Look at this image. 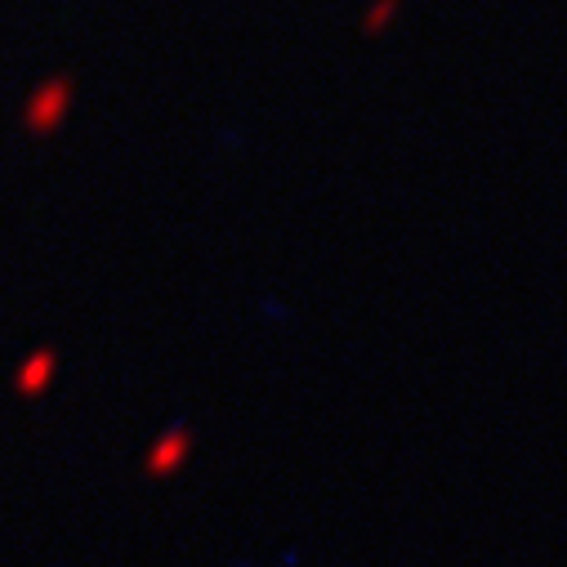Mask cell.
<instances>
[{
  "instance_id": "obj_4",
  "label": "cell",
  "mask_w": 567,
  "mask_h": 567,
  "mask_svg": "<svg viewBox=\"0 0 567 567\" xmlns=\"http://www.w3.org/2000/svg\"><path fill=\"white\" fill-rule=\"evenodd\" d=\"M402 14V0H367V9H362V36H384L393 23H398Z\"/></svg>"
},
{
  "instance_id": "obj_2",
  "label": "cell",
  "mask_w": 567,
  "mask_h": 567,
  "mask_svg": "<svg viewBox=\"0 0 567 567\" xmlns=\"http://www.w3.org/2000/svg\"><path fill=\"white\" fill-rule=\"evenodd\" d=\"M188 460H192V429L170 425L148 442V451H143V474L148 478H175Z\"/></svg>"
},
{
  "instance_id": "obj_1",
  "label": "cell",
  "mask_w": 567,
  "mask_h": 567,
  "mask_svg": "<svg viewBox=\"0 0 567 567\" xmlns=\"http://www.w3.org/2000/svg\"><path fill=\"white\" fill-rule=\"evenodd\" d=\"M72 103H76V90H72V76H45L27 90L23 99V130L45 139V134H59L72 117Z\"/></svg>"
},
{
  "instance_id": "obj_3",
  "label": "cell",
  "mask_w": 567,
  "mask_h": 567,
  "mask_svg": "<svg viewBox=\"0 0 567 567\" xmlns=\"http://www.w3.org/2000/svg\"><path fill=\"white\" fill-rule=\"evenodd\" d=\"M54 380H59V349H50V344L32 349L14 371L18 398H45V393L54 389Z\"/></svg>"
}]
</instances>
